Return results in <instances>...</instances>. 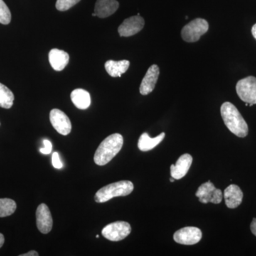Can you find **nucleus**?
Listing matches in <instances>:
<instances>
[{
  "mask_svg": "<svg viewBox=\"0 0 256 256\" xmlns=\"http://www.w3.org/2000/svg\"><path fill=\"white\" fill-rule=\"evenodd\" d=\"M250 230L252 234L256 236V218H254L250 224Z\"/></svg>",
  "mask_w": 256,
  "mask_h": 256,
  "instance_id": "obj_26",
  "label": "nucleus"
},
{
  "mask_svg": "<svg viewBox=\"0 0 256 256\" xmlns=\"http://www.w3.org/2000/svg\"><path fill=\"white\" fill-rule=\"evenodd\" d=\"M4 237L2 234L0 233V248L4 245Z\"/></svg>",
  "mask_w": 256,
  "mask_h": 256,
  "instance_id": "obj_28",
  "label": "nucleus"
},
{
  "mask_svg": "<svg viewBox=\"0 0 256 256\" xmlns=\"http://www.w3.org/2000/svg\"><path fill=\"white\" fill-rule=\"evenodd\" d=\"M170 182H174V178H170Z\"/></svg>",
  "mask_w": 256,
  "mask_h": 256,
  "instance_id": "obj_30",
  "label": "nucleus"
},
{
  "mask_svg": "<svg viewBox=\"0 0 256 256\" xmlns=\"http://www.w3.org/2000/svg\"><path fill=\"white\" fill-rule=\"evenodd\" d=\"M52 164L56 169H60L63 168V163L60 161L58 152H54L52 154Z\"/></svg>",
  "mask_w": 256,
  "mask_h": 256,
  "instance_id": "obj_24",
  "label": "nucleus"
},
{
  "mask_svg": "<svg viewBox=\"0 0 256 256\" xmlns=\"http://www.w3.org/2000/svg\"><path fill=\"white\" fill-rule=\"evenodd\" d=\"M70 98L76 107L80 110H86L92 104L90 94L84 89H75L70 94Z\"/></svg>",
  "mask_w": 256,
  "mask_h": 256,
  "instance_id": "obj_17",
  "label": "nucleus"
},
{
  "mask_svg": "<svg viewBox=\"0 0 256 256\" xmlns=\"http://www.w3.org/2000/svg\"><path fill=\"white\" fill-rule=\"evenodd\" d=\"M160 76V68L156 64H153L143 78L140 87V92L143 96H146L153 92Z\"/></svg>",
  "mask_w": 256,
  "mask_h": 256,
  "instance_id": "obj_12",
  "label": "nucleus"
},
{
  "mask_svg": "<svg viewBox=\"0 0 256 256\" xmlns=\"http://www.w3.org/2000/svg\"><path fill=\"white\" fill-rule=\"evenodd\" d=\"M133 190L134 185L128 180L110 184L96 192L95 201L97 203H105L114 197L128 196L132 193Z\"/></svg>",
  "mask_w": 256,
  "mask_h": 256,
  "instance_id": "obj_3",
  "label": "nucleus"
},
{
  "mask_svg": "<svg viewBox=\"0 0 256 256\" xmlns=\"http://www.w3.org/2000/svg\"><path fill=\"white\" fill-rule=\"evenodd\" d=\"M193 158L191 154H184L180 156L176 164H172L170 166V172L172 178L174 180H180L185 176L191 168Z\"/></svg>",
  "mask_w": 256,
  "mask_h": 256,
  "instance_id": "obj_13",
  "label": "nucleus"
},
{
  "mask_svg": "<svg viewBox=\"0 0 256 256\" xmlns=\"http://www.w3.org/2000/svg\"><path fill=\"white\" fill-rule=\"evenodd\" d=\"M20 256H38V252H35V250H31V252H26V254H22Z\"/></svg>",
  "mask_w": 256,
  "mask_h": 256,
  "instance_id": "obj_27",
  "label": "nucleus"
},
{
  "mask_svg": "<svg viewBox=\"0 0 256 256\" xmlns=\"http://www.w3.org/2000/svg\"><path fill=\"white\" fill-rule=\"evenodd\" d=\"M36 226L41 233H50L53 226V220L50 208L45 204H42L37 208L36 212Z\"/></svg>",
  "mask_w": 256,
  "mask_h": 256,
  "instance_id": "obj_11",
  "label": "nucleus"
},
{
  "mask_svg": "<svg viewBox=\"0 0 256 256\" xmlns=\"http://www.w3.org/2000/svg\"><path fill=\"white\" fill-rule=\"evenodd\" d=\"M48 60H50V63L54 70L60 72L68 65L69 55L68 53L63 50L53 48L50 50Z\"/></svg>",
  "mask_w": 256,
  "mask_h": 256,
  "instance_id": "obj_16",
  "label": "nucleus"
},
{
  "mask_svg": "<svg viewBox=\"0 0 256 256\" xmlns=\"http://www.w3.org/2000/svg\"><path fill=\"white\" fill-rule=\"evenodd\" d=\"M252 36H254V38L256 40V24L254 25V26H252Z\"/></svg>",
  "mask_w": 256,
  "mask_h": 256,
  "instance_id": "obj_29",
  "label": "nucleus"
},
{
  "mask_svg": "<svg viewBox=\"0 0 256 256\" xmlns=\"http://www.w3.org/2000/svg\"><path fill=\"white\" fill-rule=\"evenodd\" d=\"M80 0H57L56 8L58 11H66L73 8L74 5L78 4Z\"/></svg>",
  "mask_w": 256,
  "mask_h": 256,
  "instance_id": "obj_23",
  "label": "nucleus"
},
{
  "mask_svg": "<svg viewBox=\"0 0 256 256\" xmlns=\"http://www.w3.org/2000/svg\"><path fill=\"white\" fill-rule=\"evenodd\" d=\"M92 16H96V13H95V12L92 13Z\"/></svg>",
  "mask_w": 256,
  "mask_h": 256,
  "instance_id": "obj_31",
  "label": "nucleus"
},
{
  "mask_svg": "<svg viewBox=\"0 0 256 256\" xmlns=\"http://www.w3.org/2000/svg\"><path fill=\"white\" fill-rule=\"evenodd\" d=\"M50 118L52 126L62 136H67L72 131V122L63 111L53 109L50 112Z\"/></svg>",
  "mask_w": 256,
  "mask_h": 256,
  "instance_id": "obj_9",
  "label": "nucleus"
},
{
  "mask_svg": "<svg viewBox=\"0 0 256 256\" xmlns=\"http://www.w3.org/2000/svg\"><path fill=\"white\" fill-rule=\"evenodd\" d=\"M12 20L11 12L3 0H0V23L9 24Z\"/></svg>",
  "mask_w": 256,
  "mask_h": 256,
  "instance_id": "obj_22",
  "label": "nucleus"
},
{
  "mask_svg": "<svg viewBox=\"0 0 256 256\" xmlns=\"http://www.w3.org/2000/svg\"><path fill=\"white\" fill-rule=\"evenodd\" d=\"M195 196L198 197V200L202 204L212 203L218 204L223 200L222 190L216 188L214 184L210 182V181L202 184L197 190Z\"/></svg>",
  "mask_w": 256,
  "mask_h": 256,
  "instance_id": "obj_7",
  "label": "nucleus"
},
{
  "mask_svg": "<svg viewBox=\"0 0 256 256\" xmlns=\"http://www.w3.org/2000/svg\"><path fill=\"white\" fill-rule=\"evenodd\" d=\"M144 26V18L139 15L126 18L118 28L120 36L124 37L133 36L140 32Z\"/></svg>",
  "mask_w": 256,
  "mask_h": 256,
  "instance_id": "obj_10",
  "label": "nucleus"
},
{
  "mask_svg": "<svg viewBox=\"0 0 256 256\" xmlns=\"http://www.w3.org/2000/svg\"><path fill=\"white\" fill-rule=\"evenodd\" d=\"M124 146V137L119 133H114L106 138L96 150L94 162L99 166L110 162L118 154Z\"/></svg>",
  "mask_w": 256,
  "mask_h": 256,
  "instance_id": "obj_2",
  "label": "nucleus"
},
{
  "mask_svg": "<svg viewBox=\"0 0 256 256\" xmlns=\"http://www.w3.org/2000/svg\"><path fill=\"white\" fill-rule=\"evenodd\" d=\"M173 237L174 242L178 244L186 246L194 245L201 240L202 232L196 227H184L176 230Z\"/></svg>",
  "mask_w": 256,
  "mask_h": 256,
  "instance_id": "obj_8",
  "label": "nucleus"
},
{
  "mask_svg": "<svg viewBox=\"0 0 256 256\" xmlns=\"http://www.w3.org/2000/svg\"><path fill=\"white\" fill-rule=\"evenodd\" d=\"M224 197L228 208H236L242 204L244 194L238 186L230 184L224 190Z\"/></svg>",
  "mask_w": 256,
  "mask_h": 256,
  "instance_id": "obj_14",
  "label": "nucleus"
},
{
  "mask_svg": "<svg viewBox=\"0 0 256 256\" xmlns=\"http://www.w3.org/2000/svg\"><path fill=\"white\" fill-rule=\"evenodd\" d=\"M208 30V23L204 18H197L184 26L182 37L185 42H196Z\"/></svg>",
  "mask_w": 256,
  "mask_h": 256,
  "instance_id": "obj_4",
  "label": "nucleus"
},
{
  "mask_svg": "<svg viewBox=\"0 0 256 256\" xmlns=\"http://www.w3.org/2000/svg\"><path fill=\"white\" fill-rule=\"evenodd\" d=\"M129 60H122L116 62L114 60H109L106 62L105 68L107 73L111 77H121L122 74L127 72L130 66Z\"/></svg>",
  "mask_w": 256,
  "mask_h": 256,
  "instance_id": "obj_18",
  "label": "nucleus"
},
{
  "mask_svg": "<svg viewBox=\"0 0 256 256\" xmlns=\"http://www.w3.org/2000/svg\"><path fill=\"white\" fill-rule=\"evenodd\" d=\"M16 210V204L11 198H0V218L13 214Z\"/></svg>",
  "mask_w": 256,
  "mask_h": 256,
  "instance_id": "obj_21",
  "label": "nucleus"
},
{
  "mask_svg": "<svg viewBox=\"0 0 256 256\" xmlns=\"http://www.w3.org/2000/svg\"><path fill=\"white\" fill-rule=\"evenodd\" d=\"M130 225L126 222H116L108 224L102 230V235L111 242L124 240L131 233Z\"/></svg>",
  "mask_w": 256,
  "mask_h": 256,
  "instance_id": "obj_6",
  "label": "nucleus"
},
{
  "mask_svg": "<svg viewBox=\"0 0 256 256\" xmlns=\"http://www.w3.org/2000/svg\"><path fill=\"white\" fill-rule=\"evenodd\" d=\"M236 92L240 100L248 104L249 106L256 104V78L248 76L238 80Z\"/></svg>",
  "mask_w": 256,
  "mask_h": 256,
  "instance_id": "obj_5",
  "label": "nucleus"
},
{
  "mask_svg": "<svg viewBox=\"0 0 256 256\" xmlns=\"http://www.w3.org/2000/svg\"><path fill=\"white\" fill-rule=\"evenodd\" d=\"M14 96L6 86L0 82V107L10 109L12 107Z\"/></svg>",
  "mask_w": 256,
  "mask_h": 256,
  "instance_id": "obj_20",
  "label": "nucleus"
},
{
  "mask_svg": "<svg viewBox=\"0 0 256 256\" xmlns=\"http://www.w3.org/2000/svg\"><path fill=\"white\" fill-rule=\"evenodd\" d=\"M119 8L117 0H97L94 12L99 18H106L114 14Z\"/></svg>",
  "mask_w": 256,
  "mask_h": 256,
  "instance_id": "obj_15",
  "label": "nucleus"
},
{
  "mask_svg": "<svg viewBox=\"0 0 256 256\" xmlns=\"http://www.w3.org/2000/svg\"><path fill=\"white\" fill-rule=\"evenodd\" d=\"M96 238H99V236L98 235L96 236Z\"/></svg>",
  "mask_w": 256,
  "mask_h": 256,
  "instance_id": "obj_32",
  "label": "nucleus"
},
{
  "mask_svg": "<svg viewBox=\"0 0 256 256\" xmlns=\"http://www.w3.org/2000/svg\"><path fill=\"white\" fill-rule=\"evenodd\" d=\"M220 114L224 124L233 134L238 138L246 137L248 127L245 120L232 102H225L220 107Z\"/></svg>",
  "mask_w": 256,
  "mask_h": 256,
  "instance_id": "obj_1",
  "label": "nucleus"
},
{
  "mask_svg": "<svg viewBox=\"0 0 256 256\" xmlns=\"http://www.w3.org/2000/svg\"><path fill=\"white\" fill-rule=\"evenodd\" d=\"M165 138V133L162 132L156 138H152L150 137L148 133L144 132L141 134L140 137L138 140V148L142 152H148L154 149L158 146Z\"/></svg>",
  "mask_w": 256,
  "mask_h": 256,
  "instance_id": "obj_19",
  "label": "nucleus"
},
{
  "mask_svg": "<svg viewBox=\"0 0 256 256\" xmlns=\"http://www.w3.org/2000/svg\"><path fill=\"white\" fill-rule=\"evenodd\" d=\"M44 148H41L40 152L42 154H48L52 152V144L48 140H44Z\"/></svg>",
  "mask_w": 256,
  "mask_h": 256,
  "instance_id": "obj_25",
  "label": "nucleus"
}]
</instances>
